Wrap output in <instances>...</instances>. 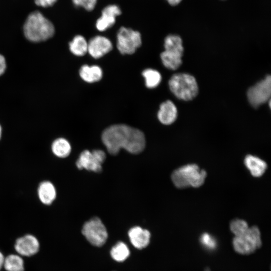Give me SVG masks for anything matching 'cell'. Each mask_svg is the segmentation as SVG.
I'll use <instances>...</instances> for the list:
<instances>
[{
	"label": "cell",
	"instance_id": "1",
	"mask_svg": "<svg viewBox=\"0 0 271 271\" xmlns=\"http://www.w3.org/2000/svg\"><path fill=\"white\" fill-rule=\"evenodd\" d=\"M102 141L108 153L115 155L121 148L132 154L141 152L145 147V138L140 130L125 124L111 125L103 132Z\"/></svg>",
	"mask_w": 271,
	"mask_h": 271
},
{
	"label": "cell",
	"instance_id": "2",
	"mask_svg": "<svg viewBox=\"0 0 271 271\" xmlns=\"http://www.w3.org/2000/svg\"><path fill=\"white\" fill-rule=\"evenodd\" d=\"M25 37L29 41L38 42L52 37L55 33L52 23L41 12L36 11L27 17L23 27Z\"/></svg>",
	"mask_w": 271,
	"mask_h": 271
},
{
	"label": "cell",
	"instance_id": "3",
	"mask_svg": "<svg viewBox=\"0 0 271 271\" xmlns=\"http://www.w3.org/2000/svg\"><path fill=\"white\" fill-rule=\"evenodd\" d=\"M206 172L201 169L195 164L181 166L173 171L171 179L174 185L178 188L188 187H199L204 183Z\"/></svg>",
	"mask_w": 271,
	"mask_h": 271
},
{
	"label": "cell",
	"instance_id": "4",
	"mask_svg": "<svg viewBox=\"0 0 271 271\" xmlns=\"http://www.w3.org/2000/svg\"><path fill=\"white\" fill-rule=\"evenodd\" d=\"M169 86L171 92L178 99L184 101L193 99L198 92V87L195 78L186 73L173 75L169 81Z\"/></svg>",
	"mask_w": 271,
	"mask_h": 271
},
{
	"label": "cell",
	"instance_id": "5",
	"mask_svg": "<svg viewBox=\"0 0 271 271\" xmlns=\"http://www.w3.org/2000/svg\"><path fill=\"white\" fill-rule=\"evenodd\" d=\"M232 244L235 251L240 254L249 255L254 253L262 245L259 228L255 226L249 227L244 233L234 237Z\"/></svg>",
	"mask_w": 271,
	"mask_h": 271
},
{
	"label": "cell",
	"instance_id": "6",
	"mask_svg": "<svg viewBox=\"0 0 271 271\" xmlns=\"http://www.w3.org/2000/svg\"><path fill=\"white\" fill-rule=\"evenodd\" d=\"M117 47L122 54H132L142 44L140 33L130 28L121 27L117 36Z\"/></svg>",
	"mask_w": 271,
	"mask_h": 271
},
{
	"label": "cell",
	"instance_id": "7",
	"mask_svg": "<svg viewBox=\"0 0 271 271\" xmlns=\"http://www.w3.org/2000/svg\"><path fill=\"white\" fill-rule=\"evenodd\" d=\"M82 233L91 244L98 247L103 245L108 237L105 225L97 217L92 218L84 224Z\"/></svg>",
	"mask_w": 271,
	"mask_h": 271
},
{
	"label": "cell",
	"instance_id": "8",
	"mask_svg": "<svg viewBox=\"0 0 271 271\" xmlns=\"http://www.w3.org/2000/svg\"><path fill=\"white\" fill-rule=\"evenodd\" d=\"M106 159L105 153L101 150L83 151L76 162L79 169H85L96 173L102 171V165Z\"/></svg>",
	"mask_w": 271,
	"mask_h": 271
},
{
	"label": "cell",
	"instance_id": "9",
	"mask_svg": "<svg viewBox=\"0 0 271 271\" xmlns=\"http://www.w3.org/2000/svg\"><path fill=\"white\" fill-rule=\"evenodd\" d=\"M271 95V77L267 76L263 80L250 87L247 92L248 99L251 105L258 107L267 102Z\"/></svg>",
	"mask_w": 271,
	"mask_h": 271
},
{
	"label": "cell",
	"instance_id": "10",
	"mask_svg": "<svg viewBox=\"0 0 271 271\" xmlns=\"http://www.w3.org/2000/svg\"><path fill=\"white\" fill-rule=\"evenodd\" d=\"M121 14V9L117 4H111L105 6L96 21V29L101 32L107 30L115 24L116 18Z\"/></svg>",
	"mask_w": 271,
	"mask_h": 271
},
{
	"label": "cell",
	"instance_id": "11",
	"mask_svg": "<svg viewBox=\"0 0 271 271\" xmlns=\"http://www.w3.org/2000/svg\"><path fill=\"white\" fill-rule=\"evenodd\" d=\"M39 247L38 240L31 234H27L18 238L14 245V248L18 254L25 257H30L36 254L39 251Z\"/></svg>",
	"mask_w": 271,
	"mask_h": 271
},
{
	"label": "cell",
	"instance_id": "12",
	"mask_svg": "<svg viewBox=\"0 0 271 271\" xmlns=\"http://www.w3.org/2000/svg\"><path fill=\"white\" fill-rule=\"evenodd\" d=\"M111 41L107 37L97 35L88 42V52L94 58H99L112 49Z\"/></svg>",
	"mask_w": 271,
	"mask_h": 271
},
{
	"label": "cell",
	"instance_id": "13",
	"mask_svg": "<svg viewBox=\"0 0 271 271\" xmlns=\"http://www.w3.org/2000/svg\"><path fill=\"white\" fill-rule=\"evenodd\" d=\"M157 116L161 123L164 125L171 124L177 118V108L171 101L167 100L160 105Z\"/></svg>",
	"mask_w": 271,
	"mask_h": 271
},
{
	"label": "cell",
	"instance_id": "14",
	"mask_svg": "<svg viewBox=\"0 0 271 271\" xmlns=\"http://www.w3.org/2000/svg\"><path fill=\"white\" fill-rule=\"evenodd\" d=\"M128 236L132 245L139 249L147 247L150 242L149 231L139 226L131 228L128 232Z\"/></svg>",
	"mask_w": 271,
	"mask_h": 271
},
{
	"label": "cell",
	"instance_id": "15",
	"mask_svg": "<svg viewBox=\"0 0 271 271\" xmlns=\"http://www.w3.org/2000/svg\"><path fill=\"white\" fill-rule=\"evenodd\" d=\"M244 164L251 174L255 177H259L265 173L267 165L261 158L252 155H247L244 158Z\"/></svg>",
	"mask_w": 271,
	"mask_h": 271
},
{
	"label": "cell",
	"instance_id": "16",
	"mask_svg": "<svg viewBox=\"0 0 271 271\" xmlns=\"http://www.w3.org/2000/svg\"><path fill=\"white\" fill-rule=\"evenodd\" d=\"M38 195L41 202L45 205H50L55 199L56 190L54 185L50 181L41 182L38 187Z\"/></svg>",
	"mask_w": 271,
	"mask_h": 271
},
{
	"label": "cell",
	"instance_id": "17",
	"mask_svg": "<svg viewBox=\"0 0 271 271\" xmlns=\"http://www.w3.org/2000/svg\"><path fill=\"white\" fill-rule=\"evenodd\" d=\"M79 74L84 81L93 83L98 81L102 78L103 72L98 66L84 65L81 67Z\"/></svg>",
	"mask_w": 271,
	"mask_h": 271
},
{
	"label": "cell",
	"instance_id": "18",
	"mask_svg": "<svg viewBox=\"0 0 271 271\" xmlns=\"http://www.w3.org/2000/svg\"><path fill=\"white\" fill-rule=\"evenodd\" d=\"M182 55L180 54L165 50L160 54L161 59L163 65L170 70L178 69L182 63Z\"/></svg>",
	"mask_w": 271,
	"mask_h": 271
},
{
	"label": "cell",
	"instance_id": "19",
	"mask_svg": "<svg viewBox=\"0 0 271 271\" xmlns=\"http://www.w3.org/2000/svg\"><path fill=\"white\" fill-rule=\"evenodd\" d=\"M51 149L55 156L59 158H65L70 154L71 147L70 143L66 139L59 138L53 141Z\"/></svg>",
	"mask_w": 271,
	"mask_h": 271
},
{
	"label": "cell",
	"instance_id": "20",
	"mask_svg": "<svg viewBox=\"0 0 271 271\" xmlns=\"http://www.w3.org/2000/svg\"><path fill=\"white\" fill-rule=\"evenodd\" d=\"M69 48L73 54L82 56L88 52V42L83 36L77 35L69 43Z\"/></svg>",
	"mask_w": 271,
	"mask_h": 271
},
{
	"label": "cell",
	"instance_id": "21",
	"mask_svg": "<svg viewBox=\"0 0 271 271\" xmlns=\"http://www.w3.org/2000/svg\"><path fill=\"white\" fill-rule=\"evenodd\" d=\"M3 267L6 271H24V262L19 254H10L5 258Z\"/></svg>",
	"mask_w": 271,
	"mask_h": 271
},
{
	"label": "cell",
	"instance_id": "22",
	"mask_svg": "<svg viewBox=\"0 0 271 271\" xmlns=\"http://www.w3.org/2000/svg\"><path fill=\"white\" fill-rule=\"evenodd\" d=\"M165 50L183 55L184 48L181 37L176 35H168L164 40Z\"/></svg>",
	"mask_w": 271,
	"mask_h": 271
},
{
	"label": "cell",
	"instance_id": "23",
	"mask_svg": "<svg viewBox=\"0 0 271 271\" xmlns=\"http://www.w3.org/2000/svg\"><path fill=\"white\" fill-rule=\"evenodd\" d=\"M110 254L114 260L117 262H122L129 256L130 251L124 243L119 242L112 248Z\"/></svg>",
	"mask_w": 271,
	"mask_h": 271
},
{
	"label": "cell",
	"instance_id": "24",
	"mask_svg": "<svg viewBox=\"0 0 271 271\" xmlns=\"http://www.w3.org/2000/svg\"><path fill=\"white\" fill-rule=\"evenodd\" d=\"M142 75L145 80L146 86L149 88L157 87L161 80L160 73L153 69L149 68L144 70L142 72Z\"/></svg>",
	"mask_w": 271,
	"mask_h": 271
},
{
	"label": "cell",
	"instance_id": "25",
	"mask_svg": "<svg viewBox=\"0 0 271 271\" xmlns=\"http://www.w3.org/2000/svg\"><path fill=\"white\" fill-rule=\"evenodd\" d=\"M249 227L248 223L245 220L240 219H234L230 224V230L235 236L244 233Z\"/></svg>",
	"mask_w": 271,
	"mask_h": 271
},
{
	"label": "cell",
	"instance_id": "26",
	"mask_svg": "<svg viewBox=\"0 0 271 271\" xmlns=\"http://www.w3.org/2000/svg\"><path fill=\"white\" fill-rule=\"evenodd\" d=\"M98 0H72L74 6L82 8L85 10L91 12L96 7Z\"/></svg>",
	"mask_w": 271,
	"mask_h": 271
},
{
	"label": "cell",
	"instance_id": "27",
	"mask_svg": "<svg viewBox=\"0 0 271 271\" xmlns=\"http://www.w3.org/2000/svg\"><path fill=\"white\" fill-rule=\"evenodd\" d=\"M200 240L203 245L208 249H213L216 246V242L215 239L207 233L202 234Z\"/></svg>",
	"mask_w": 271,
	"mask_h": 271
},
{
	"label": "cell",
	"instance_id": "28",
	"mask_svg": "<svg viewBox=\"0 0 271 271\" xmlns=\"http://www.w3.org/2000/svg\"><path fill=\"white\" fill-rule=\"evenodd\" d=\"M57 0H35V4L41 7H48L53 5Z\"/></svg>",
	"mask_w": 271,
	"mask_h": 271
},
{
	"label": "cell",
	"instance_id": "29",
	"mask_svg": "<svg viewBox=\"0 0 271 271\" xmlns=\"http://www.w3.org/2000/svg\"><path fill=\"white\" fill-rule=\"evenodd\" d=\"M6 67L5 58L0 54V75L3 74Z\"/></svg>",
	"mask_w": 271,
	"mask_h": 271
},
{
	"label": "cell",
	"instance_id": "30",
	"mask_svg": "<svg viewBox=\"0 0 271 271\" xmlns=\"http://www.w3.org/2000/svg\"><path fill=\"white\" fill-rule=\"evenodd\" d=\"M168 3L172 6H175L178 4L181 0H166Z\"/></svg>",
	"mask_w": 271,
	"mask_h": 271
},
{
	"label": "cell",
	"instance_id": "31",
	"mask_svg": "<svg viewBox=\"0 0 271 271\" xmlns=\"http://www.w3.org/2000/svg\"><path fill=\"white\" fill-rule=\"evenodd\" d=\"M4 259L5 257L2 253L0 251V270H1L2 268L3 267Z\"/></svg>",
	"mask_w": 271,
	"mask_h": 271
},
{
	"label": "cell",
	"instance_id": "32",
	"mask_svg": "<svg viewBox=\"0 0 271 271\" xmlns=\"http://www.w3.org/2000/svg\"><path fill=\"white\" fill-rule=\"evenodd\" d=\"M205 271H210V269L209 268H206L205 270Z\"/></svg>",
	"mask_w": 271,
	"mask_h": 271
},
{
	"label": "cell",
	"instance_id": "33",
	"mask_svg": "<svg viewBox=\"0 0 271 271\" xmlns=\"http://www.w3.org/2000/svg\"><path fill=\"white\" fill-rule=\"evenodd\" d=\"M1 133H2V129H1V127L0 126V138H1Z\"/></svg>",
	"mask_w": 271,
	"mask_h": 271
}]
</instances>
